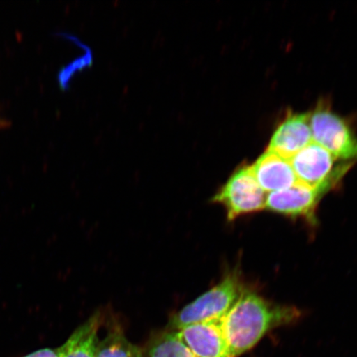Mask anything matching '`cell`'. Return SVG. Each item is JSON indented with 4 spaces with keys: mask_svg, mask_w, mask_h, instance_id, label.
Segmentation results:
<instances>
[{
    "mask_svg": "<svg viewBox=\"0 0 357 357\" xmlns=\"http://www.w3.org/2000/svg\"><path fill=\"white\" fill-rule=\"evenodd\" d=\"M336 185L327 183L318 187H310L297 181L289 188L268 194L266 209L288 217L314 220V214L320 199Z\"/></svg>",
    "mask_w": 357,
    "mask_h": 357,
    "instance_id": "cell-6",
    "label": "cell"
},
{
    "mask_svg": "<svg viewBox=\"0 0 357 357\" xmlns=\"http://www.w3.org/2000/svg\"><path fill=\"white\" fill-rule=\"evenodd\" d=\"M102 317L99 312L80 325L61 347V357H96L98 332Z\"/></svg>",
    "mask_w": 357,
    "mask_h": 357,
    "instance_id": "cell-10",
    "label": "cell"
},
{
    "mask_svg": "<svg viewBox=\"0 0 357 357\" xmlns=\"http://www.w3.org/2000/svg\"><path fill=\"white\" fill-rule=\"evenodd\" d=\"M312 140L310 113H289L272 134L267 151L289 160Z\"/></svg>",
    "mask_w": 357,
    "mask_h": 357,
    "instance_id": "cell-7",
    "label": "cell"
},
{
    "mask_svg": "<svg viewBox=\"0 0 357 357\" xmlns=\"http://www.w3.org/2000/svg\"><path fill=\"white\" fill-rule=\"evenodd\" d=\"M251 168L265 193L289 188L298 181L289 160L270 151L266 150Z\"/></svg>",
    "mask_w": 357,
    "mask_h": 357,
    "instance_id": "cell-9",
    "label": "cell"
},
{
    "mask_svg": "<svg viewBox=\"0 0 357 357\" xmlns=\"http://www.w3.org/2000/svg\"><path fill=\"white\" fill-rule=\"evenodd\" d=\"M298 182L310 187L338 185L354 163L342 162L328 151L311 142L289 159Z\"/></svg>",
    "mask_w": 357,
    "mask_h": 357,
    "instance_id": "cell-5",
    "label": "cell"
},
{
    "mask_svg": "<svg viewBox=\"0 0 357 357\" xmlns=\"http://www.w3.org/2000/svg\"><path fill=\"white\" fill-rule=\"evenodd\" d=\"M96 357H144L140 348L132 344L119 327L112 328L98 342Z\"/></svg>",
    "mask_w": 357,
    "mask_h": 357,
    "instance_id": "cell-12",
    "label": "cell"
},
{
    "mask_svg": "<svg viewBox=\"0 0 357 357\" xmlns=\"http://www.w3.org/2000/svg\"><path fill=\"white\" fill-rule=\"evenodd\" d=\"M238 271L227 274L220 284L174 314L168 328L178 331L187 326L221 319L244 291Z\"/></svg>",
    "mask_w": 357,
    "mask_h": 357,
    "instance_id": "cell-2",
    "label": "cell"
},
{
    "mask_svg": "<svg viewBox=\"0 0 357 357\" xmlns=\"http://www.w3.org/2000/svg\"><path fill=\"white\" fill-rule=\"evenodd\" d=\"M266 195L258 185L251 166L243 165L231 174L213 196L212 202L225 207L227 220L234 221L245 214L266 209Z\"/></svg>",
    "mask_w": 357,
    "mask_h": 357,
    "instance_id": "cell-4",
    "label": "cell"
},
{
    "mask_svg": "<svg viewBox=\"0 0 357 357\" xmlns=\"http://www.w3.org/2000/svg\"><path fill=\"white\" fill-rule=\"evenodd\" d=\"M310 114L312 137L315 144L342 162H356L357 136L347 120L323 100Z\"/></svg>",
    "mask_w": 357,
    "mask_h": 357,
    "instance_id": "cell-3",
    "label": "cell"
},
{
    "mask_svg": "<svg viewBox=\"0 0 357 357\" xmlns=\"http://www.w3.org/2000/svg\"><path fill=\"white\" fill-rule=\"evenodd\" d=\"M178 332L196 357H229L221 319L189 325Z\"/></svg>",
    "mask_w": 357,
    "mask_h": 357,
    "instance_id": "cell-8",
    "label": "cell"
},
{
    "mask_svg": "<svg viewBox=\"0 0 357 357\" xmlns=\"http://www.w3.org/2000/svg\"><path fill=\"white\" fill-rule=\"evenodd\" d=\"M146 357H196L176 330L156 334L149 343Z\"/></svg>",
    "mask_w": 357,
    "mask_h": 357,
    "instance_id": "cell-11",
    "label": "cell"
},
{
    "mask_svg": "<svg viewBox=\"0 0 357 357\" xmlns=\"http://www.w3.org/2000/svg\"><path fill=\"white\" fill-rule=\"evenodd\" d=\"M300 316L296 307L275 305L253 291H244L221 319L229 357L252 349L266 335Z\"/></svg>",
    "mask_w": 357,
    "mask_h": 357,
    "instance_id": "cell-1",
    "label": "cell"
},
{
    "mask_svg": "<svg viewBox=\"0 0 357 357\" xmlns=\"http://www.w3.org/2000/svg\"><path fill=\"white\" fill-rule=\"evenodd\" d=\"M61 347L55 348V349H52V348H44V349L38 350L29 355H26L22 357H61Z\"/></svg>",
    "mask_w": 357,
    "mask_h": 357,
    "instance_id": "cell-13",
    "label": "cell"
}]
</instances>
